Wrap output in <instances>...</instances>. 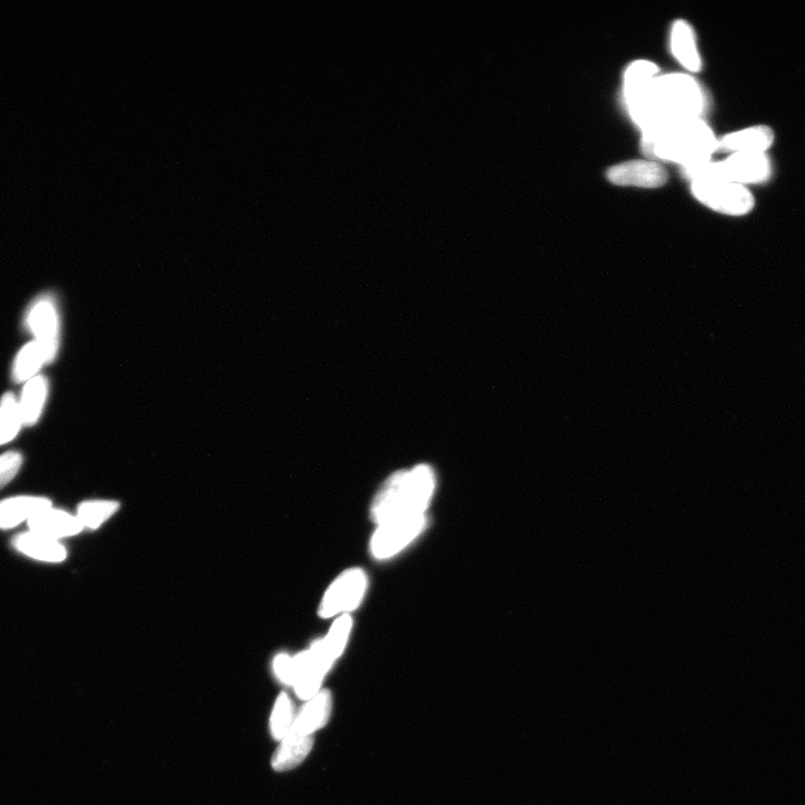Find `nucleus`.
Wrapping results in <instances>:
<instances>
[{
	"instance_id": "9d476101",
	"label": "nucleus",
	"mask_w": 805,
	"mask_h": 805,
	"mask_svg": "<svg viewBox=\"0 0 805 805\" xmlns=\"http://www.w3.org/2000/svg\"><path fill=\"white\" fill-rule=\"evenodd\" d=\"M775 142L770 126L757 125L729 132L718 139V151L729 154H767Z\"/></svg>"
},
{
	"instance_id": "393cba45",
	"label": "nucleus",
	"mask_w": 805,
	"mask_h": 805,
	"mask_svg": "<svg viewBox=\"0 0 805 805\" xmlns=\"http://www.w3.org/2000/svg\"><path fill=\"white\" fill-rule=\"evenodd\" d=\"M274 672L283 684L295 685L296 671L293 658L288 655H280L274 660Z\"/></svg>"
},
{
	"instance_id": "b1692460",
	"label": "nucleus",
	"mask_w": 805,
	"mask_h": 805,
	"mask_svg": "<svg viewBox=\"0 0 805 805\" xmlns=\"http://www.w3.org/2000/svg\"><path fill=\"white\" fill-rule=\"evenodd\" d=\"M23 456L17 451H8L0 456V490L8 485L20 471Z\"/></svg>"
},
{
	"instance_id": "6ab92c4d",
	"label": "nucleus",
	"mask_w": 805,
	"mask_h": 805,
	"mask_svg": "<svg viewBox=\"0 0 805 805\" xmlns=\"http://www.w3.org/2000/svg\"><path fill=\"white\" fill-rule=\"evenodd\" d=\"M46 364V358L39 344L34 342L25 345L18 353L14 366L13 378L16 383H26L39 373L41 367Z\"/></svg>"
},
{
	"instance_id": "4be33fe9",
	"label": "nucleus",
	"mask_w": 805,
	"mask_h": 805,
	"mask_svg": "<svg viewBox=\"0 0 805 805\" xmlns=\"http://www.w3.org/2000/svg\"><path fill=\"white\" fill-rule=\"evenodd\" d=\"M295 723L293 718V706L290 697L282 693L274 706L271 716V732L276 740L282 741L286 737Z\"/></svg>"
},
{
	"instance_id": "9b49d317",
	"label": "nucleus",
	"mask_w": 805,
	"mask_h": 805,
	"mask_svg": "<svg viewBox=\"0 0 805 805\" xmlns=\"http://www.w3.org/2000/svg\"><path fill=\"white\" fill-rule=\"evenodd\" d=\"M670 49L677 62L689 73H698L703 69L694 28L684 21L678 20L672 25Z\"/></svg>"
},
{
	"instance_id": "4468645a",
	"label": "nucleus",
	"mask_w": 805,
	"mask_h": 805,
	"mask_svg": "<svg viewBox=\"0 0 805 805\" xmlns=\"http://www.w3.org/2000/svg\"><path fill=\"white\" fill-rule=\"evenodd\" d=\"M50 508H52L51 500L44 497L23 496L5 499L0 503V529L14 528Z\"/></svg>"
},
{
	"instance_id": "a211bd4d",
	"label": "nucleus",
	"mask_w": 805,
	"mask_h": 805,
	"mask_svg": "<svg viewBox=\"0 0 805 805\" xmlns=\"http://www.w3.org/2000/svg\"><path fill=\"white\" fill-rule=\"evenodd\" d=\"M47 395H49V382L44 376H35L26 382L21 400L18 401L24 425L32 426L40 420Z\"/></svg>"
},
{
	"instance_id": "5701e85b",
	"label": "nucleus",
	"mask_w": 805,
	"mask_h": 805,
	"mask_svg": "<svg viewBox=\"0 0 805 805\" xmlns=\"http://www.w3.org/2000/svg\"><path fill=\"white\" fill-rule=\"evenodd\" d=\"M352 628V618H350L348 614L340 615L334 622L333 627L329 630L326 638L322 639L330 655L335 659L342 656Z\"/></svg>"
},
{
	"instance_id": "aec40b11",
	"label": "nucleus",
	"mask_w": 805,
	"mask_h": 805,
	"mask_svg": "<svg viewBox=\"0 0 805 805\" xmlns=\"http://www.w3.org/2000/svg\"><path fill=\"white\" fill-rule=\"evenodd\" d=\"M20 402L13 393L0 400V445L13 441L23 425Z\"/></svg>"
},
{
	"instance_id": "7ed1b4c3",
	"label": "nucleus",
	"mask_w": 805,
	"mask_h": 805,
	"mask_svg": "<svg viewBox=\"0 0 805 805\" xmlns=\"http://www.w3.org/2000/svg\"><path fill=\"white\" fill-rule=\"evenodd\" d=\"M435 482V473L426 464L393 473L373 501L372 519L380 526L397 519L425 515Z\"/></svg>"
},
{
	"instance_id": "412c9836",
	"label": "nucleus",
	"mask_w": 805,
	"mask_h": 805,
	"mask_svg": "<svg viewBox=\"0 0 805 805\" xmlns=\"http://www.w3.org/2000/svg\"><path fill=\"white\" fill-rule=\"evenodd\" d=\"M119 505L112 501H89L78 508V519L83 527L98 528L116 513Z\"/></svg>"
},
{
	"instance_id": "f8f14e48",
	"label": "nucleus",
	"mask_w": 805,
	"mask_h": 805,
	"mask_svg": "<svg viewBox=\"0 0 805 805\" xmlns=\"http://www.w3.org/2000/svg\"><path fill=\"white\" fill-rule=\"evenodd\" d=\"M31 532L58 541L59 538L78 535L83 526L78 517H73L65 511L46 509L35 515L27 522Z\"/></svg>"
},
{
	"instance_id": "1a4fd4ad",
	"label": "nucleus",
	"mask_w": 805,
	"mask_h": 805,
	"mask_svg": "<svg viewBox=\"0 0 805 805\" xmlns=\"http://www.w3.org/2000/svg\"><path fill=\"white\" fill-rule=\"evenodd\" d=\"M606 179L617 186L653 189L666 185L668 173L658 161L639 159L610 167Z\"/></svg>"
},
{
	"instance_id": "f257e3e1",
	"label": "nucleus",
	"mask_w": 805,
	"mask_h": 805,
	"mask_svg": "<svg viewBox=\"0 0 805 805\" xmlns=\"http://www.w3.org/2000/svg\"><path fill=\"white\" fill-rule=\"evenodd\" d=\"M629 116L642 135L703 119L708 107L706 92L686 73L659 74L646 91L627 104Z\"/></svg>"
},
{
	"instance_id": "20e7f679",
	"label": "nucleus",
	"mask_w": 805,
	"mask_h": 805,
	"mask_svg": "<svg viewBox=\"0 0 805 805\" xmlns=\"http://www.w3.org/2000/svg\"><path fill=\"white\" fill-rule=\"evenodd\" d=\"M690 192L709 210L727 216H745L753 212L756 205L750 188L723 178L694 179L690 181Z\"/></svg>"
},
{
	"instance_id": "ddd939ff",
	"label": "nucleus",
	"mask_w": 805,
	"mask_h": 805,
	"mask_svg": "<svg viewBox=\"0 0 805 805\" xmlns=\"http://www.w3.org/2000/svg\"><path fill=\"white\" fill-rule=\"evenodd\" d=\"M12 544L16 551L41 562L60 563L68 556L65 547L58 541L31 530L15 536Z\"/></svg>"
},
{
	"instance_id": "0eeeda50",
	"label": "nucleus",
	"mask_w": 805,
	"mask_h": 805,
	"mask_svg": "<svg viewBox=\"0 0 805 805\" xmlns=\"http://www.w3.org/2000/svg\"><path fill=\"white\" fill-rule=\"evenodd\" d=\"M335 658L325 646L324 640H318L311 648L293 658L296 680L293 687L300 699L310 700L320 691L322 679L333 666Z\"/></svg>"
},
{
	"instance_id": "f03ea898",
	"label": "nucleus",
	"mask_w": 805,
	"mask_h": 805,
	"mask_svg": "<svg viewBox=\"0 0 805 805\" xmlns=\"http://www.w3.org/2000/svg\"><path fill=\"white\" fill-rule=\"evenodd\" d=\"M718 139L704 119H697L642 135L641 148L651 160L668 161L687 169L713 160Z\"/></svg>"
},
{
	"instance_id": "f3484780",
	"label": "nucleus",
	"mask_w": 805,
	"mask_h": 805,
	"mask_svg": "<svg viewBox=\"0 0 805 805\" xmlns=\"http://www.w3.org/2000/svg\"><path fill=\"white\" fill-rule=\"evenodd\" d=\"M659 74L658 65L651 61L639 60L631 63L623 77L622 93L625 106L641 96Z\"/></svg>"
},
{
	"instance_id": "2eb2a0df",
	"label": "nucleus",
	"mask_w": 805,
	"mask_h": 805,
	"mask_svg": "<svg viewBox=\"0 0 805 805\" xmlns=\"http://www.w3.org/2000/svg\"><path fill=\"white\" fill-rule=\"evenodd\" d=\"M312 745H314L312 735L301 734L291 728L272 757L273 769L279 772L295 769L305 761Z\"/></svg>"
},
{
	"instance_id": "423d86ee",
	"label": "nucleus",
	"mask_w": 805,
	"mask_h": 805,
	"mask_svg": "<svg viewBox=\"0 0 805 805\" xmlns=\"http://www.w3.org/2000/svg\"><path fill=\"white\" fill-rule=\"evenodd\" d=\"M28 330L35 337L46 358V364L54 361L60 348V316L54 299L50 296L37 298L26 315Z\"/></svg>"
},
{
	"instance_id": "6e6552de",
	"label": "nucleus",
	"mask_w": 805,
	"mask_h": 805,
	"mask_svg": "<svg viewBox=\"0 0 805 805\" xmlns=\"http://www.w3.org/2000/svg\"><path fill=\"white\" fill-rule=\"evenodd\" d=\"M428 524L425 515L402 518L377 526L371 551L378 560H387L403 551L418 538Z\"/></svg>"
},
{
	"instance_id": "39448f33",
	"label": "nucleus",
	"mask_w": 805,
	"mask_h": 805,
	"mask_svg": "<svg viewBox=\"0 0 805 805\" xmlns=\"http://www.w3.org/2000/svg\"><path fill=\"white\" fill-rule=\"evenodd\" d=\"M367 584V576L361 568H350L340 574L322 598L320 617L329 619L355 610L364 599Z\"/></svg>"
},
{
	"instance_id": "dca6fc26",
	"label": "nucleus",
	"mask_w": 805,
	"mask_h": 805,
	"mask_svg": "<svg viewBox=\"0 0 805 805\" xmlns=\"http://www.w3.org/2000/svg\"><path fill=\"white\" fill-rule=\"evenodd\" d=\"M331 706H333V699L328 690H320L319 693L309 700V703L303 707L298 717L293 723L292 729L295 731L312 735L318 729L324 727L331 714Z\"/></svg>"
}]
</instances>
